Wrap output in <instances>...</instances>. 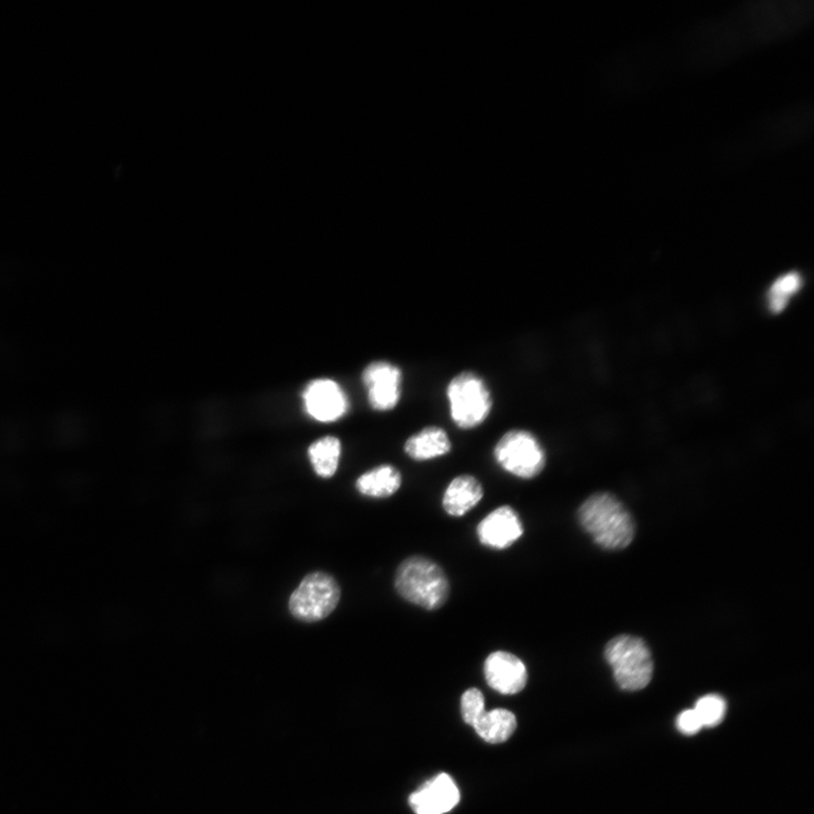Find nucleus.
Wrapping results in <instances>:
<instances>
[{
    "instance_id": "nucleus-1",
    "label": "nucleus",
    "mask_w": 814,
    "mask_h": 814,
    "mask_svg": "<svg viewBox=\"0 0 814 814\" xmlns=\"http://www.w3.org/2000/svg\"><path fill=\"white\" fill-rule=\"evenodd\" d=\"M582 527L606 550L627 547L635 537V524L627 510L609 493H596L581 506Z\"/></svg>"
},
{
    "instance_id": "nucleus-4",
    "label": "nucleus",
    "mask_w": 814,
    "mask_h": 814,
    "mask_svg": "<svg viewBox=\"0 0 814 814\" xmlns=\"http://www.w3.org/2000/svg\"><path fill=\"white\" fill-rule=\"evenodd\" d=\"M605 659L622 691L640 692L650 684L654 665L651 651L643 640L615 637L605 647Z\"/></svg>"
},
{
    "instance_id": "nucleus-11",
    "label": "nucleus",
    "mask_w": 814,
    "mask_h": 814,
    "mask_svg": "<svg viewBox=\"0 0 814 814\" xmlns=\"http://www.w3.org/2000/svg\"><path fill=\"white\" fill-rule=\"evenodd\" d=\"M461 794L448 774H441L425 783L410 796V804L416 814H444L460 802Z\"/></svg>"
},
{
    "instance_id": "nucleus-10",
    "label": "nucleus",
    "mask_w": 814,
    "mask_h": 814,
    "mask_svg": "<svg viewBox=\"0 0 814 814\" xmlns=\"http://www.w3.org/2000/svg\"><path fill=\"white\" fill-rule=\"evenodd\" d=\"M306 412L320 422H334L345 415L349 403L341 386L330 380L312 382L303 394Z\"/></svg>"
},
{
    "instance_id": "nucleus-7",
    "label": "nucleus",
    "mask_w": 814,
    "mask_h": 814,
    "mask_svg": "<svg viewBox=\"0 0 814 814\" xmlns=\"http://www.w3.org/2000/svg\"><path fill=\"white\" fill-rule=\"evenodd\" d=\"M362 382L372 410L385 413L399 406L404 382L400 365L388 360L373 361L364 368Z\"/></svg>"
},
{
    "instance_id": "nucleus-3",
    "label": "nucleus",
    "mask_w": 814,
    "mask_h": 814,
    "mask_svg": "<svg viewBox=\"0 0 814 814\" xmlns=\"http://www.w3.org/2000/svg\"><path fill=\"white\" fill-rule=\"evenodd\" d=\"M452 421L461 430L481 426L493 410V395L479 373L466 370L458 373L446 388Z\"/></svg>"
},
{
    "instance_id": "nucleus-12",
    "label": "nucleus",
    "mask_w": 814,
    "mask_h": 814,
    "mask_svg": "<svg viewBox=\"0 0 814 814\" xmlns=\"http://www.w3.org/2000/svg\"><path fill=\"white\" fill-rule=\"evenodd\" d=\"M453 444L448 431L438 425H428L408 438L404 453L415 462H428L446 456Z\"/></svg>"
},
{
    "instance_id": "nucleus-17",
    "label": "nucleus",
    "mask_w": 814,
    "mask_h": 814,
    "mask_svg": "<svg viewBox=\"0 0 814 814\" xmlns=\"http://www.w3.org/2000/svg\"><path fill=\"white\" fill-rule=\"evenodd\" d=\"M803 280L798 273L792 272L781 277L771 288L770 308L775 314L782 312L796 292L802 288Z\"/></svg>"
},
{
    "instance_id": "nucleus-9",
    "label": "nucleus",
    "mask_w": 814,
    "mask_h": 814,
    "mask_svg": "<svg viewBox=\"0 0 814 814\" xmlns=\"http://www.w3.org/2000/svg\"><path fill=\"white\" fill-rule=\"evenodd\" d=\"M476 535L480 543L489 549L506 550L524 535V526L514 509L501 506L479 523Z\"/></svg>"
},
{
    "instance_id": "nucleus-8",
    "label": "nucleus",
    "mask_w": 814,
    "mask_h": 814,
    "mask_svg": "<svg viewBox=\"0 0 814 814\" xmlns=\"http://www.w3.org/2000/svg\"><path fill=\"white\" fill-rule=\"evenodd\" d=\"M486 683L501 695H516L524 691L529 674L524 662L516 655L496 651L484 662Z\"/></svg>"
},
{
    "instance_id": "nucleus-6",
    "label": "nucleus",
    "mask_w": 814,
    "mask_h": 814,
    "mask_svg": "<svg viewBox=\"0 0 814 814\" xmlns=\"http://www.w3.org/2000/svg\"><path fill=\"white\" fill-rule=\"evenodd\" d=\"M341 589L326 573H312L304 577L290 597L289 607L294 617L303 622H318L328 617L339 605Z\"/></svg>"
},
{
    "instance_id": "nucleus-15",
    "label": "nucleus",
    "mask_w": 814,
    "mask_h": 814,
    "mask_svg": "<svg viewBox=\"0 0 814 814\" xmlns=\"http://www.w3.org/2000/svg\"><path fill=\"white\" fill-rule=\"evenodd\" d=\"M478 735L489 743H503L511 738L517 728L516 716L508 710L484 712L474 723Z\"/></svg>"
},
{
    "instance_id": "nucleus-16",
    "label": "nucleus",
    "mask_w": 814,
    "mask_h": 814,
    "mask_svg": "<svg viewBox=\"0 0 814 814\" xmlns=\"http://www.w3.org/2000/svg\"><path fill=\"white\" fill-rule=\"evenodd\" d=\"M341 442L336 436H324L309 449V458L315 472L322 478H332L340 464Z\"/></svg>"
},
{
    "instance_id": "nucleus-5",
    "label": "nucleus",
    "mask_w": 814,
    "mask_h": 814,
    "mask_svg": "<svg viewBox=\"0 0 814 814\" xmlns=\"http://www.w3.org/2000/svg\"><path fill=\"white\" fill-rule=\"evenodd\" d=\"M493 459L505 472L522 480L537 478L546 465V453L539 438L520 428L501 435L493 449Z\"/></svg>"
},
{
    "instance_id": "nucleus-14",
    "label": "nucleus",
    "mask_w": 814,
    "mask_h": 814,
    "mask_svg": "<svg viewBox=\"0 0 814 814\" xmlns=\"http://www.w3.org/2000/svg\"><path fill=\"white\" fill-rule=\"evenodd\" d=\"M403 478L399 469L391 464L380 465L362 474L355 483L364 496L384 499L394 495L402 486Z\"/></svg>"
},
{
    "instance_id": "nucleus-2",
    "label": "nucleus",
    "mask_w": 814,
    "mask_h": 814,
    "mask_svg": "<svg viewBox=\"0 0 814 814\" xmlns=\"http://www.w3.org/2000/svg\"><path fill=\"white\" fill-rule=\"evenodd\" d=\"M394 585L402 599L428 611L443 607L451 593L444 570L421 555L410 556L401 563Z\"/></svg>"
},
{
    "instance_id": "nucleus-18",
    "label": "nucleus",
    "mask_w": 814,
    "mask_h": 814,
    "mask_svg": "<svg viewBox=\"0 0 814 814\" xmlns=\"http://www.w3.org/2000/svg\"><path fill=\"white\" fill-rule=\"evenodd\" d=\"M695 712L701 718L703 726L715 727L720 725L725 717L726 703L718 695H709L697 702Z\"/></svg>"
},
{
    "instance_id": "nucleus-19",
    "label": "nucleus",
    "mask_w": 814,
    "mask_h": 814,
    "mask_svg": "<svg viewBox=\"0 0 814 814\" xmlns=\"http://www.w3.org/2000/svg\"><path fill=\"white\" fill-rule=\"evenodd\" d=\"M463 720L469 725L474 723L484 714V696L476 687L469 689L461 701Z\"/></svg>"
},
{
    "instance_id": "nucleus-13",
    "label": "nucleus",
    "mask_w": 814,
    "mask_h": 814,
    "mask_svg": "<svg viewBox=\"0 0 814 814\" xmlns=\"http://www.w3.org/2000/svg\"><path fill=\"white\" fill-rule=\"evenodd\" d=\"M484 495L481 482L463 474L451 481L443 496V508L452 517H463L475 509Z\"/></svg>"
},
{
    "instance_id": "nucleus-20",
    "label": "nucleus",
    "mask_w": 814,
    "mask_h": 814,
    "mask_svg": "<svg viewBox=\"0 0 814 814\" xmlns=\"http://www.w3.org/2000/svg\"><path fill=\"white\" fill-rule=\"evenodd\" d=\"M676 726L680 732L686 735L696 734L704 727L695 710L681 713L677 717Z\"/></svg>"
}]
</instances>
